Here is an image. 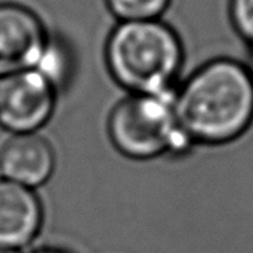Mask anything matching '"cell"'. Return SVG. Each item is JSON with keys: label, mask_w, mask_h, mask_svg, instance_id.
<instances>
[{"label": "cell", "mask_w": 253, "mask_h": 253, "mask_svg": "<svg viewBox=\"0 0 253 253\" xmlns=\"http://www.w3.org/2000/svg\"><path fill=\"white\" fill-rule=\"evenodd\" d=\"M178 123L197 145H225L253 123V76L234 58L219 56L199 65L173 92Z\"/></svg>", "instance_id": "obj_1"}, {"label": "cell", "mask_w": 253, "mask_h": 253, "mask_svg": "<svg viewBox=\"0 0 253 253\" xmlns=\"http://www.w3.org/2000/svg\"><path fill=\"white\" fill-rule=\"evenodd\" d=\"M184 61L181 36L162 19L117 22L104 44L107 71L127 93H173Z\"/></svg>", "instance_id": "obj_2"}, {"label": "cell", "mask_w": 253, "mask_h": 253, "mask_svg": "<svg viewBox=\"0 0 253 253\" xmlns=\"http://www.w3.org/2000/svg\"><path fill=\"white\" fill-rule=\"evenodd\" d=\"M107 133L113 147L132 160L182 154L193 145L178 123L173 93H127L110 110Z\"/></svg>", "instance_id": "obj_3"}, {"label": "cell", "mask_w": 253, "mask_h": 253, "mask_svg": "<svg viewBox=\"0 0 253 253\" xmlns=\"http://www.w3.org/2000/svg\"><path fill=\"white\" fill-rule=\"evenodd\" d=\"M58 89L37 70L0 77V126L12 135L39 133L52 119Z\"/></svg>", "instance_id": "obj_4"}, {"label": "cell", "mask_w": 253, "mask_h": 253, "mask_svg": "<svg viewBox=\"0 0 253 253\" xmlns=\"http://www.w3.org/2000/svg\"><path fill=\"white\" fill-rule=\"evenodd\" d=\"M49 37L43 19L33 9L0 3V77L34 68Z\"/></svg>", "instance_id": "obj_5"}, {"label": "cell", "mask_w": 253, "mask_h": 253, "mask_svg": "<svg viewBox=\"0 0 253 253\" xmlns=\"http://www.w3.org/2000/svg\"><path fill=\"white\" fill-rule=\"evenodd\" d=\"M43 208L33 188L0 181V248L15 251L28 246L40 231Z\"/></svg>", "instance_id": "obj_6"}, {"label": "cell", "mask_w": 253, "mask_h": 253, "mask_svg": "<svg viewBox=\"0 0 253 253\" xmlns=\"http://www.w3.org/2000/svg\"><path fill=\"white\" fill-rule=\"evenodd\" d=\"M55 150L40 133L12 135L0 150V172L4 179L34 188L53 173Z\"/></svg>", "instance_id": "obj_7"}, {"label": "cell", "mask_w": 253, "mask_h": 253, "mask_svg": "<svg viewBox=\"0 0 253 253\" xmlns=\"http://www.w3.org/2000/svg\"><path fill=\"white\" fill-rule=\"evenodd\" d=\"M34 70L46 77L58 92L62 90L70 83L74 71V55L71 47L67 46L64 39L50 34Z\"/></svg>", "instance_id": "obj_8"}, {"label": "cell", "mask_w": 253, "mask_h": 253, "mask_svg": "<svg viewBox=\"0 0 253 253\" xmlns=\"http://www.w3.org/2000/svg\"><path fill=\"white\" fill-rule=\"evenodd\" d=\"M108 12L119 21L162 19L172 0H104Z\"/></svg>", "instance_id": "obj_9"}, {"label": "cell", "mask_w": 253, "mask_h": 253, "mask_svg": "<svg viewBox=\"0 0 253 253\" xmlns=\"http://www.w3.org/2000/svg\"><path fill=\"white\" fill-rule=\"evenodd\" d=\"M228 16L237 36L253 47V0H228Z\"/></svg>", "instance_id": "obj_10"}, {"label": "cell", "mask_w": 253, "mask_h": 253, "mask_svg": "<svg viewBox=\"0 0 253 253\" xmlns=\"http://www.w3.org/2000/svg\"><path fill=\"white\" fill-rule=\"evenodd\" d=\"M31 253H68L65 251H61V249H53V248H43V249H37Z\"/></svg>", "instance_id": "obj_11"}, {"label": "cell", "mask_w": 253, "mask_h": 253, "mask_svg": "<svg viewBox=\"0 0 253 253\" xmlns=\"http://www.w3.org/2000/svg\"><path fill=\"white\" fill-rule=\"evenodd\" d=\"M248 67H249V70H251V73H252V76H253V47H252V53H251V64H248Z\"/></svg>", "instance_id": "obj_12"}, {"label": "cell", "mask_w": 253, "mask_h": 253, "mask_svg": "<svg viewBox=\"0 0 253 253\" xmlns=\"http://www.w3.org/2000/svg\"><path fill=\"white\" fill-rule=\"evenodd\" d=\"M0 253H15V251H9V249H3V248H0Z\"/></svg>", "instance_id": "obj_13"}]
</instances>
